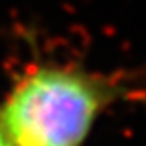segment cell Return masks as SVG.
Returning a JSON list of instances; mask_svg holds the SVG:
<instances>
[{"mask_svg":"<svg viewBox=\"0 0 146 146\" xmlns=\"http://www.w3.org/2000/svg\"><path fill=\"white\" fill-rule=\"evenodd\" d=\"M122 91L117 77L64 64L33 66L7 95L0 128L13 146H80Z\"/></svg>","mask_w":146,"mask_h":146,"instance_id":"1","label":"cell"},{"mask_svg":"<svg viewBox=\"0 0 146 146\" xmlns=\"http://www.w3.org/2000/svg\"><path fill=\"white\" fill-rule=\"evenodd\" d=\"M0 146H13L11 143H9V139L6 137V133L2 131V128H0Z\"/></svg>","mask_w":146,"mask_h":146,"instance_id":"2","label":"cell"}]
</instances>
